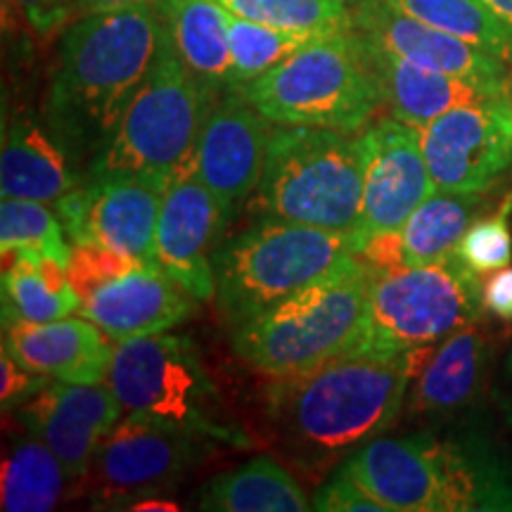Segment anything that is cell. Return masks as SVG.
<instances>
[{"label": "cell", "instance_id": "obj_22", "mask_svg": "<svg viewBox=\"0 0 512 512\" xmlns=\"http://www.w3.org/2000/svg\"><path fill=\"white\" fill-rule=\"evenodd\" d=\"M79 166L53 126L27 114L5 126L0 195L55 204L79 185Z\"/></svg>", "mask_w": 512, "mask_h": 512}, {"label": "cell", "instance_id": "obj_12", "mask_svg": "<svg viewBox=\"0 0 512 512\" xmlns=\"http://www.w3.org/2000/svg\"><path fill=\"white\" fill-rule=\"evenodd\" d=\"M164 190L138 176H88L55 202V211L72 245H100L157 264Z\"/></svg>", "mask_w": 512, "mask_h": 512}, {"label": "cell", "instance_id": "obj_16", "mask_svg": "<svg viewBox=\"0 0 512 512\" xmlns=\"http://www.w3.org/2000/svg\"><path fill=\"white\" fill-rule=\"evenodd\" d=\"M271 121L254 110L238 91H226L200 133L195 164L202 181L228 216L256 192L266 166Z\"/></svg>", "mask_w": 512, "mask_h": 512}, {"label": "cell", "instance_id": "obj_13", "mask_svg": "<svg viewBox=\"0 0 512 512\" xmlns=\"http://www.w3.org/2000/svg\"><path fill=\"white\" fill-rule=\"evenodd\" d=\"M200 446L197 434L150 415L126 413L93 460L98 501H140L171 489L200 456Z\"/></svg>", "mask_w": 512, "mask_h": 512}, {"label": "cell", "instance_id": "obj_18", "mask_svg": "<svg viewBox=\"0 0 512 512\" xmlns=\"http://www.w3.org/2000/svg\"><path fill=\"white\" fill-rule=\"evenodd\" d=\"M349 5L358 34L389 53L434 72L505 91V62L498 57L403 15L384 0H349Z\"/></svg>", "mask_w": 512, "mask_h": 512}, {"label": "cell", "instance_id": "obj_36", "mask_svg": "<svg viewBox=\"0 0 512 512\" xmlns=\"http://www.w3.org/2000/svg\"><path fill=\"white\" fill-rule=\"evenodd\" d=\"M46 387H50V377L22 366L3 344V354H0V401H3L5 411L22 408L24 403L34 399Z\"/></svg>", "mask_w": 512, "mask_h": 512}, {"label": "cell", "instance_id": "obj_30", "mask_svg": "<svg viewBox=\"0 0 512 512\" xmlns=\"http://www.w3.org/2000/svg\"><path fill=\"white\" fill-rule=\"evenodd\" d=\"M330 34H304L287 31L252 19L230 15L228 12V38H230V91H238L245 83L271 72L287 57Z\"/></svg>", "mask_w": 512, "mask_h": 512}, {"label": "cell", "instance_id": "obj_27", "mask_svg": "<svg viewBox=\"0 0 512 512\" xmlns=\"http://www.w3.org/2000/svg\"><path fill=\"white\" fill-rule=\"evenodd\" d=\"M479 202L482 197L467 192H432L399 230L403 266L434 264L456 254Z\"/></svg>", "mask_w": 512, "mask_h": 512}, {"label": "cell", "instance_id": "obj_39", "mask_svg": "<svg viewBox=\"0 0 512 512\" xmlns=\"http://www.w3.org/2000/svg\"><path fill=\"white\" fill-rule=\"evenodd\" d=\"M162 3V0H74V15L86 17L95 12H112L126 8H140V5Z\"/></svg>", "mask_w": 512, "mask_h": 512}, {"label": "cell", "instance_id": "obj_1", "mask_svg": "<svg viewBox=\"0 0 512 512\" xmlns=\"http://www.w3.org/2000/svg\"><path fill=\"white\" fill-rule=\"evenodd\" d=\"M427 349L354 347L304 373L275 377L266 413L280 448L306 475H318L382 437L406 408Z\"/></svg>", "mask_w": 512, "mask_h": 512}, {"label": "cell", "instance_id": "obj_3", "mask_svg": "<svg viewBox=\"0 0 512 512\" xmlns=\"http://www.w3.org/2000/svg\"><path fill=\"white\" fill-rule=\"evenodd\" d=\"M389 512L510 510L512 489L475 446L432 432L377 437L344 460Z\"/></svg>", "mask_w": 512, "mask_h": 512}, {"label": "cell", "instance_id": "obj_21", "mask_svg": "<svg viewBox=\"0 0 512 512\" xmlns=\"http://www.w3.org/2000/svg\"><path fill=\"white\" fill-rule=\"evenodd\" d=\"M3 344L22 366L67 384L107 382L114 339L88 318H60L50 323L12 320L3 325Z\"/></svg>", "mask_w": 512, "mask_h": 512}, {"label": "cell", "instance_id": "obj_24", "mask_svg": "<svg viewBox=\"0 0 512 512\" xmlns=\"http://www.w3.org/2000/svg\"><path fill=\"white\" fill-rule=\"evenodd\" d=\"M166 34L190 74L216 95L230 91L228 10L216 0H162Z\"/></svg>", "mask_w": 512, "mask_h": 512}, {"label": "cell", "instance_id": "obj_11", "mask_svg": "<svg viewBox=\"0 0 512 512\" xmlns=\"http://www.w3.org/2000/svg\"><path fill=\"white\" fill-rule=\"evenodd\" d=\"M418 131L422 155L439 192L482 195L512 166L508 93L453 107Z\"/></svg>", "mask_w": 512, "mask_h": 512}, {"label": "cell", "instance_id": "obj_23", "mask_svg": "<svg viewBox=\"0 0 512 512\" xmlns=\"http://www.w3.org/2000/svg\"><path fill=\"white\" fill-rule=\"evenodd\" d=\"M361 38L366 43L377 81H380L384 105L389 107L392 117L401 119L408 126L422 128L441 117V114L453 110V107L470 105V102L508 93L458 79V76L434 72V69H425L420 64H413L399 55L389 53V50L380 48L377 43L368 41L366 36Z\"/></svg>", "mask_w": 512, "mask_h": 512}, {"label": "cell", "instance_id": "obj_34", "mask_svg": "<svg viewBox=\"0 0 512 512\" xmlns=\"http://www.w3.org/2000/svg\"><path fill=\"white\" fill-rule=\"evenodd\" d=\"M143 264H147V261L133 259V256L100 245H72V256L67 261V275L69 283H72L83 302L88 294L100 290L102 285L136 271Z\"/></svg>", "mask_w": 512, "mask_h": 512}, {"label": "cell", "instance_id": "obj_31", "mask_svg": "<svg viewBox=\"0 0 512 512\" xmlns=\"http://www.w3.org/2000/svg\"><path fill=\"white\" fill-rule=\"evenodd\" d=\"M230 15L304 34L354 29L349 0H216Z\"/></svg>", "mask_w": 512, "mask_h": 512}, {"label": "cell", "instance_id": "obj_9", "mask_svg": "<svg viewBox=\"0 0 512 512\" xmlns=\"http://www.w3.org/2000/svg\"><path fill=\"white\" fill-rule=\"evenodd\" d=\"M484 311V283L458 252L434 264L373 268L366 330L358 347L375 351L432 347L482 320Z\"/></svg>", "mask_w": 512, "mask_h": 512}, {"label": "cell", "instance_id": "obj_37", "mask_svg": "<svg viewBox=\"0 0 512 512\" xmlns=\"http://www.w3.org/2000/svg\"><path fill=\"white\" fill-rule=\"evenodd\" d=\"M27 24L41 36L53 34L74 15V0H12Z\"/></svg>", "mask_w": 512, "mask_h": 512}, {"label": "cell", "instance_id": "obj_32", "mask_svg": "<svg viewBox=\"0 0 512 512\" xmlns=\"http://www.w3.org/2000/svg\"><path fill=\"white\" fill-rule=\"evenodd\" d=\"M64 238H67V230H64L57 211L48 209L46 202L3 197V204H0L3 256L12 252H36L67 266L72 245Z\"/></svg>", "mask_w": 512, "mask_h": 512}, {"label": "cell", "instance_id": "obj_17", "mask_svg": "<svg viewBox=\"0 0 512 512\" xmlns=\"http://www.w3.org/2000/svg\"><path fill=\"white\" fill-rule=\"evenodd\" d=\"M121 403L102 384L57 382L19 408V418L62 460L69 477L91 472L102 441L121 420Z\"/></svg>", "mask_w": 512, "mask_h": 512}, {"label": "cell", "instance_id": "obj_41", "mask_svg": "<svg viewBox=\"0 0 512 512\" xmlns=\"http://www.w3.org/2000/svg\"><path fill=\"white\" fill-rule=\"evenodd\" d=\"M128 510H164V512H174V510H178V505L169 503V501H162V498L145 496V498H140V501L128 505Z\"/></svg>", "mask_w": 512, "mask_h": 512}, {"label": "cell", "instance_id": "obj_8", "mask_svg": "<svg viewBox=\"0 0 512 512\" xmlns=\"http://www.w3.org/2000/svg\"><path fill=\"white\" fill-rule=\"evenodd\" d=\"M221 95L202 86L171 46L169 34L117 131L88 164V176H138L166 185L195 155Z\"/></svg>", "mask_w": 512, "mask_h": 512}, {"label": "cell", "instance_id": "obj_5", "mask_svg": "<svg viewBox=\"0 0 512 512\" xmlns=\"http://www.w3.org/2000/svg\"><path fill=\"white\" fill-rule=\"evenodd\" d=\"M356 235L264 216L216 254V297L230 328L354 266Z\"/></svg>", "mask_w": 512, "mask_h": 512}, {"label": "cell", "instance_id": "obj_33", "mask_svg": "<svg viewBox=\"0 0 512 512\" xmlns=\"http://www.w3.org/2000/svg\"><path fill=\"white\" fill-rule=\"evenodd\" d=\"M512 197L489 219L472 223L458 245V256L472 271L494 273L510 266L512 261V233H510Z\"/></svg>", "mask_w": 512, "mask_h": 512}, {"label": "cell", "instance_id": "obj_20", "mask_svg": "<svg viewBox=\"0 0 512 512\" xmlns=\"http://www.w3.org/2000/svg\"><path fill=\"white\" fill-rule=\"evenodd\" d=\"M192 306L195 299L162 266L143 264L88 294L79 313L114 342H121L169 332L190 316Z\"/></svg>", "mask_w": 512, "mask_h": 512}, {"label": "cell", "instance_id": "obj_38", "mask_svg": "<svg viewBox=\"0 0 512 512\" xmlns=\"http://www.w3.org/2000/svg\"><path fill=\"white\" fill-rule=\"evenodd\" d=\"M484 309L501 320H512V266L498 268L484 280Z\"/></svg>", "mask_w": 512, "mask_h": 512}, {"label": "cell", "instance_id": "obj_10", "mask_svg": "<svg viewBox=\"0 0 512 512\" xmlns=\"http://www.w3.org/2000/svg\"><path fill=\"white\" fill-rule=\"evenodd\" d=\"M124 413H140L202 439L245 444L240 430L216 418L219 392L188 337L157 332L114 342L107 375Z\"/></svg>", "mask_w": 512, "mask_h": 512}, {"label": "cell", "instance_id": "obj_2", "mask_svg": "<svg viewBox=\"0 0 512 512\" xmlns=\"http://www.w3.org/2000/svg\"><path fill=\"white\" fill-rule=\"evenodd\" d=\"M164 41L159 3L95 12L69 24L57 53L46 121L76 162L91 164L112 138Z\"/></svg>", "mask_w": 512, "mask_h": 512}, {"label": "cell", "instance_id": "obj_25", "mask_svg": "<svg viewBox=\"0 0 512 512\" xmlns=\"http://www.w3.org/2000/svg\"><path fill=\"white\" fill-rule=\"evenodd\" d=\"M81 311V297L69 283L62 261L36 252L5 256L3 325L12 320L50 323Z\"/></svg>", "mask_w": 512, "mask_h": 512}, {"label": "cell", "instance_id": "obj_42", "mask_svg": "<svg viewBox=\"0 0 512 512\" xmlns=\"http://www.w3.org/2000/svg\"><path fill=\"white\" fill-rule=\"evenodd\" d=\"M503 406L505 411L512 415V349L508 351V361H505V392H503Z\"/></svg>", "mask_w": 512, "mask_h": 512}, {"label": "cell", "instance_id": "obj_7", "mask_svg": "<svg viewBox=\"0 0 512 512\" xmlns=\"http://www.w3.org/2000/svg\"><path fill=\"white\" fill-rule=\"evenodd\" d=\"M254 207L271 219L358 238L363 209L358 136L316 126L271 128Z\"/></svg>", "mask_w": 512, "mask_h": 512}, {"label": "cell", "instance_id": "obj_6", "mask_svg": "<svg viewBox=\"0 0 512 512\" xmlns=\"http://www.w3.org/2000/svg\"><path fill=\"white\" fill-rule=\"evenodd\" d=\"M370 268L354 266L233 325V351L271 377L297 375L361 344L368 316Z\"/></svg>", "mask_w": 512, "mask_h": 512}, {"label": "cell", "instance_id": "obj_15", "mask_svg": "<svg viewBox=\"0 0 512 512\" xmlns=\"http://www.w3.org/2000/svg\"><path fill=\"white\" fill-rule=\"evenodd\" d=\"M358 143L363 152V209L358 226L363 249L375 235L401 230L437 188L415 126L382 117L358 133Z\"/></svg>", "mask_w": 512, "mask_h": 512}, {"label": "cell", "instance_id": "obj_14", "mask_svg": "<svg viewBox=\"0 0 512 512\" xmlns=\"http://www.w3.org/2000/svg\"><path fill=\"white\" fill-rule=\"evenodd\" d=\"M228 211L202 181L190 157L166 183L157 221V264L195 302L216 294V254Z\"/></svg>", "mask_w": 512, "mask_h": 512}, {"label": "cell", "instance_id": "obj_35", "mask_svg": "<svg viewBox=\"0 0 512 512\" xmlns=\"http://www.w3.org/2000/svg\"><path fill=\"white\" fill-rule=\"evenodd\" d=\"M313 510L323 512H389L380 498H375L349 467H337L335 475L325 482L313 496Z\"/></svg>", "mask_w": 512, "mask_h": 512}, {"label": "cell", "instance_id": "obj_40", "mask_svg": "<svg viewBox=\"0 0 512 512\" xmlns=\"http://www.w3.org/2000/svg\"><path fill=\"white\" fill-rule=\"evenodd\" d=\"M484 3L489 5V10L501 19L505 29L512 34V0H484Z\"/></svg>", "mask_w": 512, "mask_h": 512}, {"label": "cell", "instance_id": "obj_26", "mask_svg": "<svg viewBox=\"0 0 512 512\" xmlns=\"http://www.w3.org/2000/svg\"><path fill=\"white\" fill-rule=\"evenodd\" d=\"M197 508L214 512H304L313 508L302 484L278 460L259 456L204 484Z\"/></svg>", "mask_w": 512, "mask_h": 512}, {"label": "cell", "instance_id": "obj_4", "mask_svg": "<svg viewBox=\"0 0 512 512\" xmlns=\"http://www.w3.org/2000/svg\"><path fill=\"white\" fill-rule=\"evenodd\" d=\"M238 93L271 124L347 136L363 131L384 105L366 43L354 29L318 38Z\"/></svg>", "mask_w": 512, "mask_h": 512}, {"label": "cell", "instance_id": "obj_29", "mask_svg": "<svg viewBox=\"0 0 512 512\" xmlns=\"http://www.w3.org/2000/svg\"><path fill=\"white\" fill-rule=\"evenodd\" d=\"M422 24L472 43L484 53L512 62V34L484 0H384Z\"/></svg>", "mask_w": 512, "mask_h": 512}, {"label": "cell", "instance_id": "obj_28", "mask_svg": "<svg viewBox=\"0 0 512 512\" xmlns=\"http://www.w3.org/2000/svg\"><path fill=\"white\" fill-rule=\"evenodd\" d=\"M67 467L36 434L5 453L0 470V508L5 512H48L64 494Z\"/></svg>", "mask_w": 512, "mask_h": 512}, {"label": "cell", "instance_id": "obj_19", "mask_svg": "<svg viewBox=\"0 0 512 512\" xmlns=\"http://www.w3.org/2000/svg\"><path fill=\"white\" fill-rule=\"evenodd\" d=\"M494 347L479 320L432 344L406 396L411 418H451L465 413L486 392Z\"/></svg>", "mask_w": 512, "mask_h": 512}]
</instances>
